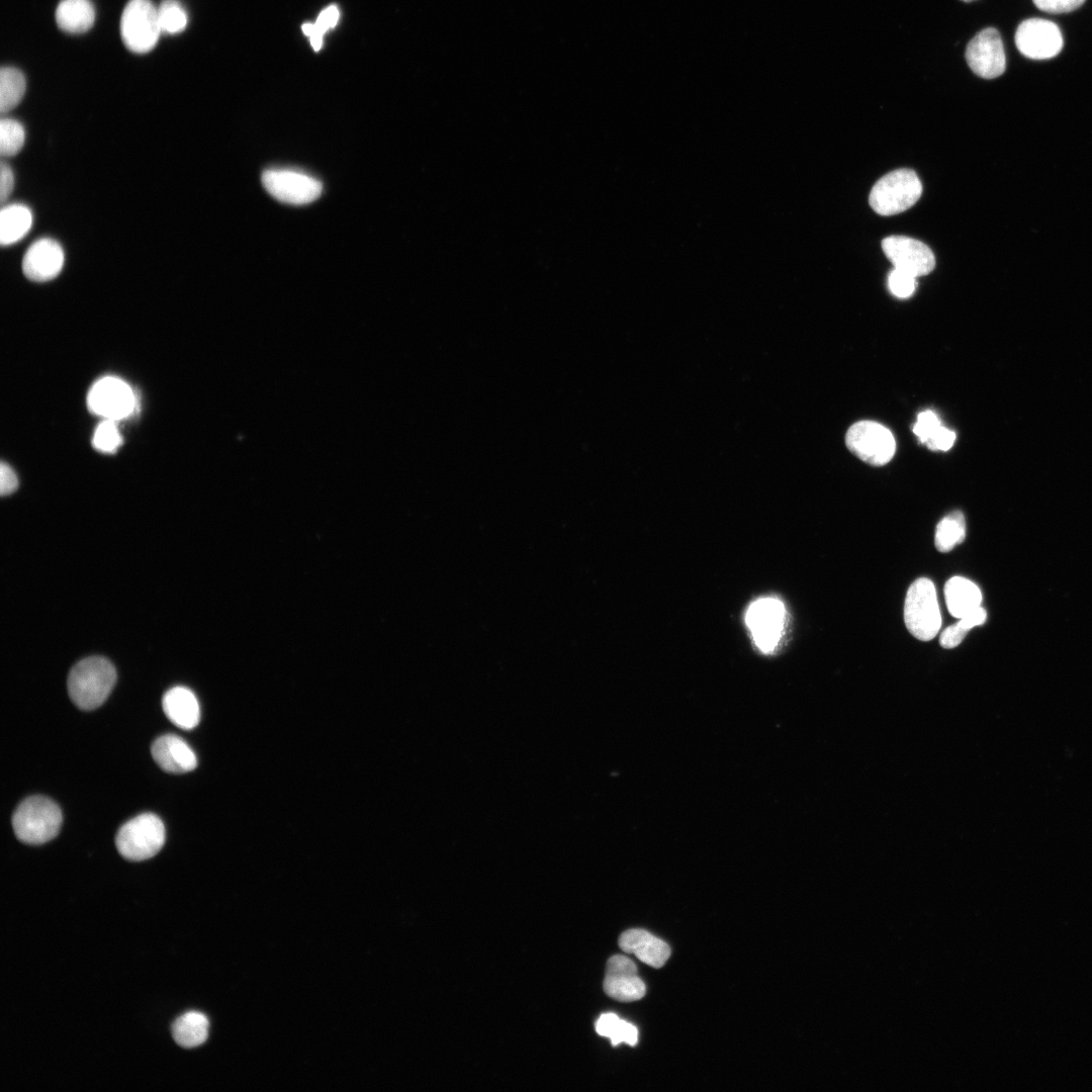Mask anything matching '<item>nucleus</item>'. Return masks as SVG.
Segmentation results:
<instances>
[{"label": "nucleus", "mask_w": 1092, "mask_h": 1092, "mask_svg": "<svg viewBox=\"0 0 1092 1092\" xmlns=\"http://www.w3.org/2000/svg\"><path fill=\"white\" fill-rule=\"evenodd\" d=\"M339 10L336 6L332 5L326 8L317 17L315 21L316 28L325 33L330 28L334 27L339 19Z\"/></svg>", "instance_id": "36"}, {"label": "nucleus", "mask_w": 1092, "mask_h": 1092, "mask_svg": "<svg viewBox=\"0 0 1092 1092\" xmlns=\"http://www.w3.org/2000/svg\"><path fill=\"white\" fill-rule=\"evenodd\" d=\"M888 286L892 294L899 298L910 297L916 288V277L899 269H893L888 277Z\"/></svg>", "instance_id": "30"}, {"label": "nucleus", "mask_w": 1092, "mask_h": 1092, "mask_svg": "<svg viewBox=\"0 0 1092 1092\" xmlns=\"http://www.w3.org/2000/svg\"><path fill=\"white\" fill-rule=\"evenodd\" d=\"M966 537V522L961 511H954L942 518L935 529L934 544L938 551L948 552L961 544Z\"/></svg>", "instance_id": "23"}, {"label": "nucleus", "mask_w": 1092, "mask_h": 1092, "mask_svg": "<svg viewBox=\"0 0 1092 1092\" xmlns=\"http://www.w3.org/2000/svg\"><path fill=\"white\" fill-rule=\"evenodd\" d=\"M63 821L60 807L43 796L22 801L12 816L15 836L23 843L41 844L56 837Z\"/></svg>", "instance_id": "2"}, {"label": "nucleus", "mask_w": 1092, "mask_h": 1092, "mask_svg": "<svg viewBox=\"0 0 1092 1092\" xmlns=\"http://www.w3.org/2000/svg\"><path fill=\"white\" fill-rule=\"evenodd\" d=\"M904 622L918 640L933 639L941 626V616L933 582L925 577L909 586L904 604Z\"/></svg>", "instance_id": "4"}, {"label": "nucleus", "mask_w": 1092, "mask_h": 1092, "mask_svg": "<svg viewBox=\"0 0 1092 1092\" xmlns=\"http://www.w3.org/2000/svg\"><path fill=\"white\" fill-rule=\"evenodd\" d=\"M1018 51L1033 60H1045L1056 57L1063 48V36L1054 22L1041 18H1029L1022 21L1015 32Z\"/></svg>", "instance_id": "11"}, {"label": "nucleus", "mask_w": 1092, "mask_h": 1092, "mask_svg": "<svg viewBox=\"0 0 1092 1092\" xmlns=\"http://www.w3.org/2000/svg\"><path fill=\"white\" fill-rule=\"evenodd\" d=\"M302 30L306 35H308L310 37V42H311L312 48L315 51L320 50L322 44H323V35H324V33L321 32L316 28L315 24L314 23H304L302 25Z\"/></svg>", "instance_id": "38"}, {"label": "nucleus", "mask_w": 1092, "mask_h": 1092, "mask_svg": "<svg viewBox=\"0 0 1092 1092\" xmlns=\"http://www.w3.org/2000/svg\"><path fill=\"white\" fill-rule=\"evenodd\" d=\"M18 486V479L13 469L5 462L1 463L0 467V492L2 495H8L16 490Z\"/></svg>", "instance_id": "33"}, {"label": "nucleus", "mask_w": 1092, "mask_h": 1092, "mask_svg": "<svg viewBox=\"0 0 1092 1092\" xmlns=\"http://www.w3.org/2000/svg\"><path fill=\"white\" fill-rule=\"evenodd\" d=\"M115 681L116 671L109 660L100 656L87 657L69 673V696L78 708L93 710L104 703Z\"/></svg>", "instance_id": "1"}, {"label": "nucleus", "mask_w": 1092, "mask_h": 1092, "mask_svg": "<svg viewBox=\"0 0 1092 1092\" xmlns=\"http://www.w3.org/2000/svg\"><path fill=\"white\" fill-rule=\"evenodd\" d=\"M25 142L23 125L12 118H2L0 121V154L2 157H12L19 153Z\"/></svg>", "instance_id": "27"}, {"label": "nucleus", "mask_w": 1092, "mask_h": 1092, "mask_svg": "<svg viewBox=\"0 0 1092 1092\" xmlns=\"http://www.w3.org/2000/svg\"><path fill=\"white\" fill-rule=\"evenodd\" d=\"M962 1H965V2H971V1H973V0H962Z\"/></svg>", "instance_id": "39"}, {"label": "nucleus", "mask_w": 1092, "mask_h": 1092, "mask_svg": "<svg viewBox=\"0 0 1092 1092\" xmlns=\"http://www.w3.org/2000/svg\"><path fill=\"white\" fill-rule=\"evenodd\" d=\"M25 78L21 71L13 67H3L0 71V111L6 113L15 108L25 92Z\"/></svg>", "instance_id": "24"}, {"label": "nucleus", "mask_w": 1092, "mask_h": 1092, "mask_svg": "<svg viewBox=\"0 0 1092 1092\" xmlns=\"http://www.w3.org/2000/svg\"><path fill=\"white\" fill-rule=\"evenodd\" d=\"M944 597L948 612L958 619L980 607L982 602L980 588L962 576H953L945 582Z\"/></svg>", "instance_id": "19"}, {"label": "nucleus", "mask_w": 1092, "mask_h": 1092, "mask_svg": "<svg viewBox=\"0 0 1092 1092\" xmlns=\"http://www.w3.org/2000/svg\"><path fill=\"white\" fill-rule=\"evenodd\" d=\"M969 630L963 628L959 622L944 629L939 637V643L943 648L957 647L966 637Z\"/></svg>", "instance_id": "32"}, {"label": "nucleus", "mask_w": 1092, "mask_h": 1092, "mask_svg": "<svg viewBox=\"0 0 1092 1092\" xmlns=\"http://www.w3.org/2000/svg\"><path fill=\"white\" fill-rule=\"evenodd\" d=\"M845 444L859 459L874 466L887 464L896 451L891 431L873 421L853 424L845 435Z\"/></svg>", "instance_id": "8"}, {"label": "nucleus", "mask_w": 1092, "mask_h": 1092, "mask_svg": "<svg viewBox=\"0 0 1092 1092\" xmlns=\"http://www.w3.org/2000/svg\"><path fill=\"white\" fill-rule=\"evenodd\" d=\"M786 615L784 603L772 597L757 599L748 607L745 623L761 652L771 653L779 646L784 635Z\"/></svg>", "instance_id": "7"}, {"label": "nucleus", "mask_w": 1092, "mask_h": 1092, "mask_svg": "<svg viewBox=\"0 0 1092 1092\" xmlns=\"http://www.w3.org/2000/svg\"><path fill=\"white\" fill-rule=\"evenodd\" d=\"M596 1030L601 1036L610 1037L614 1046L621 1042L634 1046L638 1041L637 1028L614 1013L602 1014L596 1022Z\"/></svg>", "instance_id": "25"}, {"label": "nucleus", "mask_w": 1092, "mask_h": 1092, "mask_svg": "<svg viewBox=\"0 0 1092 1092\" xmlns=\"http://www.w3.org/2000/svg\"><path fill=\"white\" fill-rule=\"evenodd\" d=\"M87 405L91 413L105 420L118 421L132 414L135 396L126 382L114 376H105L90 388Z\"/></svg>", "instance_id": "10"}, {"label": "nucleus", "mask_w": 1092, "mask_h": 1092, "mask_svg": "<svg viewBox=\"0 0 1092 1092\" xmlns=\"http://www.w3.org/2000/svg\"><path fill=\"white\" fill-rule=\"evenodd\" d=\"M208 1028L209 1022L204 1014L190 1011L174 1021L172 1035L178 1045L184 1049H192L202 1044L207 1039Z\"/></svg>", "instance_id": "22"}, {"label": "nucleus", "mask_w": 1092, "mask_h": 1092, "mask_svg": "<svg viewBox=\"0 0 1092 1092\" xmlns=\"http://www.w3.org/2000/svg\"><path fill=\"white\" fill-rule=\"evenodd\" d=\"M1085 0H1033L1035 6L1048 13H1067L1080 7Z\"/></svg>", "instance_id": "31"}, {"label": "nucleus", "mask_w": 1092, "mask_h": 1092, "mask_svg": "<svg viewBox=\"0 0 1092 1092\" xmlns=\"http://www.w3.org/2000/svg\"><path fill=\"white\" fill-rule=\"evenodd\" d=\"M943 426L937 415L930 411H923L917 416V421L914 424L913 432L917 436L920 443L927 445L932 439H934Z\"/></svg>", "instance_id": "29"}, {"label": "nucleus", "mask_w": 1092, "mask_h": 1092, "mask_svg": "<svg viewBox=\"0 0 1092 1092\" xmlns=\"http://www.w3.org/2000/svg\"><path fill=\"white\" fill-rule=\"evenodd\" d=\"M62 246L55 240L42 238L33 242L22 259V271L26 278L46 282L56 278L64 265Z\"/></svg>", "instance_id": "15"}, {"label": "nucleus", "mask_w": 1092, "mask_h": 1092, "mask_svg": "<svg viewBox=\"0 0 1092 1092\" xmlns=\"http://www.w3.org/2000/svg\"><path fill=\"white\" fill-rule=\"evenodd\" d=\"M882 249L895 269L913 276L930 273L935 266V257L924 243L903 236H890L882 241Z\"/></svg>", "instance_id": "13"}, {"label": "nucleus", "mask_w": 1092, "mask_h": 1092, "mask_svg": "<svg viewBox=\"0 0 1092 1092\" xmlns=\"http://www.w3.org/2000/svg\"><path fill=\"white\" fill-rule=\"evenodd\" d=\"M32 214L20 203L9 204L0 211V243L8 246L20 241L30 230Z\"/></svg>", "instance_id": "21"}, {"label": "nucleus", "mask_w": 1092, "mask_h": 1092, "mask_svg": "<svg viewBox=\"0 0 1092 1092\" xmlns=\"http://www.w3.org/2000/svg\"><path fill=\"white\" fill-rule=\"evenodd\" d=\"M620 948L635 954L644 964L659 969L670 956L669 945L644 929L624 931L618 940Z\"/></svg>", "instance_id": "17"}, {"label": "nucleus", "mask_w": 1092, "mask_h": 1092, "mask_svg": "<svg viewBox=\"0 0 1092 1092\" xmlns=\"http://www.w3.org/2000/svg\"><path fill=\"white\" fill-rule=\"evenodd\" d=\"M966 60L971 70L981 78L1001 76L1005 71L1006 58L998 30L988 27L978 32L967 46Z\"/></svg>", "instance_id": "12"}, {"label": "nucleus", "mask_w": 1092, "mask_h": 1092, "mask_svg": "<svg viewBox=\"0 0 1092 1092\" xmlns=\"http://www.w3.org/2000/svg\"><path fill=\"white\" fill-rule=\"evenodd\" d=\"M956 441V433L945 427H942L937 436L932 439L926 446L932 451H947L949 450Z\"/></svg>", "instance_id": "35"}, {"label": "nucleus", "mask_w": 1092, "mask_h": 1092, "mask_svg": "<svg viewBox=\"0 0 1092 1092\" xmlns=\"http://www.w3.org/2000/svg\"><path fill=\"white\" fill-rule=\"evenodd\" d=\"M921 193L922 184L917 174L910 169H898L876 182L869 201L877 213L894 215L913 206Z\"/></svg>", "instance_id": "3"}, {"label": "nucleus", "mask_w": 1092, "mask_h": 1092, "mask_svg": "<svg viewBox=\"0 0 1092 1092\" xmlns=\"http://www.w3.org/2000/svg\"><path fill=\"white\" fill-rule=\"evenodd\" d=\"M603 986L609 997L621 1002L639 1000L646 993V986L638 976L636 965L622 954L609 959Z\"/></svg>", "instance_id": "14"}, {"label": "nucleus", "mask_w": 1092, "mask_h": 1092, "mask_svg": "<svg viewBox=\"0 0 1092 1092\" xmlns=\"http://www.w3.org/2000/svg\"><path fill=\"white\" fill-rule=\"evenodd\" d=\"M168 719L182 729L194 728L200 720L199 703L195 695L185 687L170 689L162 700Z\"/></svg>", "instance_id": "18"}, {"label": "nucleus", "mask_w": 1092, "mask_h": 1092, "mask_svg": "<svg viewBox=\"0 0 1092 1092\" xmlns=\"http://www.w3.org/2000/svg\"><path fill=\"white\" fill-rule=\"evenodd\" d=\"M161 32L158 7L150 0L127 2L120 18V35L130 52H150L157 44Z\"/></svg>", "instance_id": "6"}, {"label": "nucleus", "mask_w": 1092, "mask_h": 1092, "mask_svg": "<svg viewBox=\"0 0 1092 1092\" xmlns=\"http://www.w3.org/2000/svg\"><path fill=\"white\" fill-rule=\"evenodd\" d=\"M58 26L69 33H83L91 28L95 10L90 0H62L56 9Z\"/></svg>", "instance_id": "20"}, {"label": "nucleus", "mask_w": 1092, "mask_h": 1092, "mask_svg": "<svg viewBox=\"0 0 1092 1092\" xmlns=\"http://www.w3.org/2000/svg\"><path fill=\"white\" fill-rule=\"evenodd\" d=\"M986 619H987V613H986L985 609L980 606V607L976 608L975 610L971 611L970 613H968L967 615H965L964 617H962L960 619L959 623L963 628L970 631L972 628H974L976 626L983 625L985 623Z\"/></svg>", "instance_id": "37"}, {"label": "nucleus", "mask_w": 1092, "mask_h": 1092, "mask_svg": "<svg viewBox=\"0 0 1092 1092\" xmlns=\"http://www.w3.org/2000/svg\"><path fill=\"white\" fill-rule=\"evenodd\" d=\"M122 438L116 421L103 420L95 429L92 438L93 447L103 453H112L121 445Z\"/></svg>", "instance_id": "28"}, {"label": "nucleus", "mask_w": 1092, "mask_h": 1092, "mask_svg": "<svg viewBox=\"0 0 1092 1092\" xmlns=\"http://www.w3.org/2000/svg\"><path fill=\"white\" fill-rule=\"evenodd\" d=\"M14 188V175L10 166L4 162L0 166V200L4 203Z\"/></svg>", "instance_id": "34"}, {"label": "nucleus", "mask_w": 1092, "mask_h": 1092, "mask_svg": "<svg viewBox=\"0 0 1092 1092\" xmlns=\"http://www.w3.org/2000/svg\"><path fill=\"white\" fill-rule=\"evenodd\" d=\"M152 756L165 771L184 774L193 770L197 758L191 747L179 736L166 734L158 737L152 744Z\"/></svg>", "instance_id": "16"}, {"label": "nucleus", "mask_w": 1092, "mask_h": 1092, "mask_svg": "<svg viewBox=\"0 0 1092 1092\" xmlns=\"http://www.w3.org/2000/svg\"><path fill=\"white\" fill-rule=\"evenodd\" d=\"M262 183L274 198L293 205L312 202L320 197L323 190V185L316 178L287 168L265 170Z\"/></svg>", "instance_id": "9"}, {"label": "nucleus", "mask_w": 1092, "mask_h": 1092, "mask_svg": "<svg viewBox=\"0 0 1092 1092\" xmlns=\"http://www.w3.org/2000/svg\"><path fill=\"white\" fill-rule=\"evenodd\" d=\"M158 16L162 32L175 34L187 26V13L177 0H164L158 7Z\"/></svg>", "instance_id": "26"}, {"label": "nucleus", "mask_w": 1092, "mask_h": 1092, "mask_svg": "<svg viewBox=\"0 0 1092 1092\" xmlns=\"http://www.w3.org/2000/svg\"><path fill=\"white\" fill-rule=\"evenodd\" d=\"M165 826L153 813H144L124 823L117 831L115 845L126 859L141 861L153 857L165 842Z\"/></svg>", "instance_id": "5"}]
</instances>
